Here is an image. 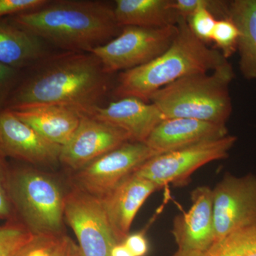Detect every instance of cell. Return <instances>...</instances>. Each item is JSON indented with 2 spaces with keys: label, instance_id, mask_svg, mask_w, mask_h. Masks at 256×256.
Returning a JSON list of instances; mask_svg holds the SVG:
<instances>
[{
  "label": "cell",
  "instance_id": "cell-15",
  "mask_svg": "<svg viewBox=\"0 0 256 256\" xmlns=\"http://www.w3.org/2000/svg\"><path fill=\"white\" fill-rule=\"evenodd\" d=\"M159 188L149 180L131 174L104 198H99L114 238L124 242L138 210Z\"/></svg>",
  "mask_w": 256,
  "mask_h": 256
},
{
  "label": "cell",
  "instance_id": "cell-13",
  "mask_svg": "<svg viewBox=\"0 0 256 256\" xmlns=\"http://www.w3.org/2000/svg\"><path fill=\"white\" fill-rule=\"evenodd\" d=\"M191 198V208L176 216L173 223L172 234L178 252H202L214 242L212 190L198 186L192 191Z\"/></svg>",
  "mask_w": 256,
  "mask_h": 256
},
{
  "label": "cell",
  "instance_id": "cell-21",
  "mask_svg": "<svg viewBox=\"0 0 256 256\" xmlns=\"http://www.w3.org/2000/svg\"><path fill=\"white\" fill-rule=\"evenodd\" d=\"M173 256H256V224L236 230L202 252L176 250Z\"/></svg>",
  "mask_w": 256,
  "mask_h": 256
},
{
  "label": "cell",
  "instance_id": "cell-26",
  "mask_svg": "<svg viewBox=\"0 0 256 256\" xmlns=\"http://www.w3.org/2000/svg\"><path fill=\"white\" fill-rule=\"evenodd\" d=\"M60 237L34 235L14 256H48Z\"/></svg>",
  "mask_w": 256,
  "mask_h": 256
},
{
  "label": "cell",
  "instance_id": "cell-6",
  "mask_svg": "<svg viewBox=\"0 0 256 256\" xmlns=\"http://www.w3.org/2000/svg\"><path fill=\"white\" fill-rule=\"evenodd\" d=\"M178 25L160 28L127 26L114 40L92 50L106 73L126 72L156 60L169 48Z\"/></svg>",
  "mask_w": 256,
  "mask_h": 256
},
{
  "label": "cell",
  "instance_id": "cell-16",
  "mask_svg": "<svg viewBox=\"0 0 256 256\" xmlns=\"http://www.w3.org/2000/svg\"><path fill=\"white\" fill-rule=\"evenodd\" d=\"M226 124L191 118H166L150 134L146 144L158 154L228 136Z\"/></svg>",
  "mask_w": 256,
  "mask_h": 256
},
{
  "label": "cell",
  "instance_id": "cell-9",
  "mask_svg": "<svg viewBox=\"0 0 256 256\" xmlns=\"http://www.w3.org/2000/svg\"><path fill=\"white\" fill-rule=\"evenodd\" d=\"M64 220L74 230L84 256H110L118 244L100 200L75 186L66 194Z\"/></svg>",
  "mask_w": 256,
  "mask_h": 256
},
{
  "label": "cell",
  "instance_id": "cell-4",
  "mask_svg": "<svg viewBox=\"0 0 256 256\" xmlns=\"http://www.w3.org/2000/svg\"><path fill=\"white\" fill-rule=\"evenodd\" d=\"M230 63L210 72L192 74L162 88L150 98L165 118H191L226 124L233 104L230 94L234 78Z\"/></svg>",
  "mask_w": 256,
  "mask_h": 256
},
{
  "label": "cell",
  "instance_id": "cell-24",
  "mask_svg": "<svg viewBox=\"0 0 256 256\" xmlns=\"http://www.w3.org/2000/svg\"><path fill=\"white\" fill-rule=\"evenodd\" d=\"M10 169L6 156L0 150V220H18L10 192Z\"/></svg>",
  "mask_w": 256,
  "mask_h": 256
},
{
  "label": "cell",
  "instance_id": "cell-5",
  "mask_svg": "<svg viewBox=\"0 0 256 256\" xmlns=\"http://www.w3.org/2000/svg\"><path fill=\"white\" fill-rule=\"evenodd\" d=\"M10 192L16 218L31 233L64 235L66 194L54 178L30 168L12 170Z\"/></svg>",
  "mask_w": 256,
  "mask_h": 256
},
{
  "label": "cell",
  "instance_id": "cell-23",
  "mask_svg": "<svg viewBox=\"0 0 256 256\" xmlns=\"http://www.w3.org/2000/svg\"><path fill=\"white\" fill-rule=\"evenodd\" d=\"M238 38V28L228 16L216 20L212 42L226 60L236 53Z\"/></svg>",
  "mask_w": 256,
  "mask_h": 256
},
{
  "label": "cell",
  "instance_id": "cell-31",
  "mask_svg": "<svg viewBox=\"0 0 256 256\" xmlns=\"http://www.w3.org/2000/svg\"><path fill=\"white\" fill-rule=\"evenodd\" d=\"M110 256H134L129 249L124 246V242L118 244L112 248Z\"/></svg>",
  "mask_w": 256,
  "mask_h": 256
},
{
  "label": "cell",
  "instance_id": "cell-27",
  "mask_svg": "<svg viewBox=\"0 0 256 256\" xmlns=\"http://www.w3.org/2000/svg\"><path fill=\"white\" fill-rule=\"evenodd\" d=\"M50 0H0V18L40 9Z\"/></svg>",
  "mask_w": 256,
  "mask_h": 256
},
{
  "label": "cell",
  "instance_id": "cell-20",
  "mask_svg": "<svg viewBox=\"0 0 256 256\" xmlns=\"http://www.w3.org/2000/svg\"><path fill=\"white\" fill-rule=\"evenodd\" d=\"M227 16L239 31V70L246 80H256V0L228 2Z\"/></svg>",
  "mask_w": 256,
  "mask_h": 256
},
{
  "label": "cell",
  "instance_id": "cell-22",
  "mask_svg": "<svg viewBox=\"0 0 256 256\" xmlns=\"http://www.w3.org/2000/svg\"><path fill=\"white\" fill-rule=\"evenodd\" d=\"M34 236L18 220L6 222L0 226V256H14Z\"/></svg>",
  "mask_w": 256,
  "mask_h": 256
},
{
  "label": "cell",
  "instance_id": "cell-28",
  "mask_svg": "<svg viewBox=\"0 0 256 256\" xmlns=\"http://www.w3.org/2000/svg\"><path fill=\"white\" fill-rule=\"evenodd\" d=\"M48 256H84L82 250L73 239L63 235L58 239Z\"/></svg>",
  "mask_w": 256,
  "mask_h": 256
},
{
  "label": "cell",
  "instance_id": "cell-29",
  "mask_svg": "<svg viewBox=\"0 0 256 256\" xmlns=\"http://www.w3.org/2000/svg\"><path fill=\"white\" fill-rule=\"evenodd\" d=\"M124 244L134 256H144L149 250L148 240L142 232L130 234Z\"/></svg>",
  "mask_w": 256,
  "mask_h": 256
},
{
  "label": "cell",
  "instance_id": "cell-10",
  "mask_svg": "<svg viewBox=\"0 0 256 256\" xmlns=\"http://www.w3.org/2000/svg\"><path fill=\"white\" fill-rule=\"evenodd\" d=\"M214 242L256 224V176L227 173L212 190Z\"/></svg>",
  "mask_w": 256,
  "mask_h": 256
},
{
  "label": "cell",
  "instance_id": "cell-14",
  "mask_svg": "<svg viewBox=\"0 0 256 256\" xmlns=\"http://www.w3.org/2000/svg\"><path fill=\"white\" fill-rule=\"evenodd\" d=\"M86 116L116 126L128 133L130 142H146L165 117L158 107L134 97H126L106 106H96Z\"/></svg>",
  "mask_w": 256,
  "mask_h": 256
},
{
  "label": "cell",
  "instance_id": "cell-11",
  "mask_svg": "<svg viewBox=\"0 0 256 256\" xmlns=\"http://www.w3.org/2000/svg\"><path fill=\"white\" fill-rule=\"evenodd\" d=\"M129 141V136L122 130L82 114L75 132L62 146L60 162L74 171H78Z\"/></svg>",
  "mask_w": 256,
  "mask_h": 256
},
{
  "label": "cell",
  "instance_id": "cell-17",
  "mask_svg": "<svg viewBox=\"0 0 256 256\" xmlns=\"http://www.w3.org/2000/svg\"><path fill=\"white\" fill-rule=\"evenodd\" d=\"M11 111L44 138L62 146L72 137L82 116L75 109L58 106H40Z\"/></svg>",
  "mask_w": 256,
  "mask_h": 256
},
{
  "label": "cell",
  "instance_id": "cell-2",
  "mask_svg": "<svg viewBox=\"0 0 256 256\" xmlns=\"http://www.w3.org/2000/svg\"><path fill=\"white\" fill-rule=\"evenodd\" d=\"M18 28L70 52L90 53L120 32L114 8L102 1L58 0L6 18Z\"/></svg>",
  "mask_w": 256,
  "mask_h": 256
},
{
  "label": "cell",
  "instance_id": "cell-1",
  "mask_svg": "<svg viewBox=\"0 0 256 256\" xmlns=\"http://www.w3.org/2000/svg\"><path fill=\"white\" fill-rule=\"evenodd\" d=\"M37 64L10 96L6 110L58 106L84 114L100 106L110 89V74L92 53L65 52Z\"/></svg>",
  "mask_w": 256,
  "mask_h": 256
},
{
  "label": "cell",
  "instance_id": "cell-30",
  "mask_svg": "<svg viewBox=\"0 0 256 256\" xmlns=\"http://www.w3.org/2000/svg\"><path fill=\"white\" fill-rule=\"evenodd\" d=\"M210 2V0H174V8L180 18L188 20L200 8Z\"/></svg>",
  "mask_w": 256,
  "mask_h": 256
},
{
  "label": "cell",
  "instance_id": "cell-18",
  "mask_svg": "<svg viewBox=\"0 0 256 256\" xmlns=\"http://www.w3.org/2000/svg\"><path fill=\"white\" fill-rule=\"evenodd\" d=\"M114 16L120 28H160L178 25L174 0H116Z\"/></svg>",
  "mask_w": 256,
  "mask_h": 256
},
{
  "label": "cell",
  "instance_id": "cell-19",
  "mask_svg": "<svg viewBox=\"0 0 256 256\" xmlns=\"http://www.w3.org/2000/svg\"><path fill=\"white\" fill-rule=\"evenodd\" d=\"M46 56L44 41L22 28L0 18V62L22 70Z\"/></svg>",
  "mask_w": 256,
  "mask_h": 256
},
{
  "label": "cell",
  "instance_id": "cell-12",
  "mask_svg": "<svg viewBox=\"0 0 256 256\" xmlns=\"http://www.w3.org/2000/svg\"><path fill=\"white\" fill-rule=\"evenodd\" d=\"M0 150L6 156L30 164L54 165L60 162L62 146L50 142L6 109L0 112Z\"/></svg>",
  "mask_w": 256,
  "mask_h": 256
},
{
  "label": "cell",
  "instance_id": "cell-7",
  "mask_svg": "<svg viewBox=\"0 0 256 256\" xmlns=\"http://www.w3.org/2000/svg\"><path fill=\"white\" fill-rule=\"evenodd\" d=\"M237 138L225 136L158 154L148 160L133 174L149 180L160 188L168 184L181 186L204 165L228 158Z\"/></svg>",
  "mask_w": 256,
  "mask_h": 256
},
{
  "label": "cell",
  "instance_id": "cell-25",
  "mask_svg": "<svg viewBox=\"0 0 256 256\" xmlns=\"http://www.w3.org/2000/svg\"><path fill=\"white\" fill-rule=\"evenodd\" d=\"M21 70L0 62V112L6 109L10 96L21 82Z\"/></svg>",
  "mask_w": 256,
  "mask_h": 256
},
{
  "label": "cell",
  "instance_id": "cell-8",
  "mask_svg": "<svg viewBox=\"0 0 256 256\" xmlns=\"http://www.w3.org/2000/svg\"><path fill=\"white\" fill-rule=\"evenodd\" d=\"M156 156L146 143L129 141L76 171L75 188L100 200Z\"/></svg>",
  "mask_w": 256,
  "mask_h": 256
},
{
  "label": "cell",
  "instance_id": "cell-3",
  "mask_svg": "<svg viewBox=\"0 0 256 256\" xmlns=\"http://www.w3.org/2000/svg\"><path fill=\"white\" fill-rule=\"evenodd\" d=\"M178 32L169 48L156 60L120 74L114 96L134 97L146 102L162 88L192 74L210 73L228 64L216 48L197 38L185 18H180Z\"/></svg>",
  "mask_w": 256,
  "mask_h": 256
}]
</instances>
